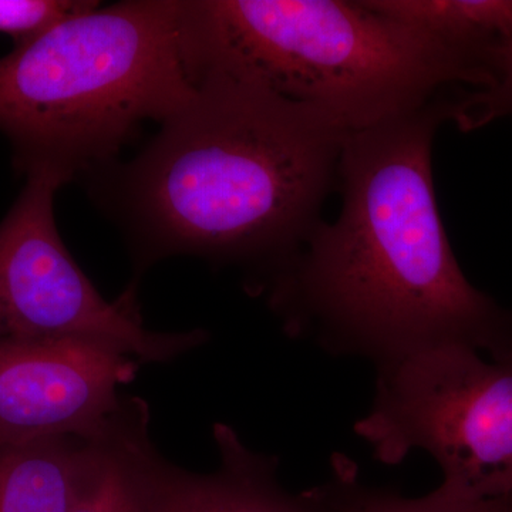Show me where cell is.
Instances as JSON below:
<instances>
[{
    "instance_id": "6da1fadb",
    "label": "cell",
    "mask_w": 512,
    "mask_h": 512,
    "mask_svg": "<svg viewBox=\"0 0 512 512\" xmlns=\"http://www.w3.org/2000/svg\"><path fill=\"white\" fill-rule=\"evenodd\" d=\"M456 97L346 138L339 217L269 281L291 335L377 369L444 345L512 352V309L470 284L437 207L433 140Z\"/></svg>"
},
{
    "instance_id": "7a4b0ae2",
    "label": "cell",
    "mask_w": 512,
    "mask_h": 512,
    "mask_svg": "<svg viewBox=\"0 0 512 512\" xmlns=\"http://www.w3.org/2000/svg\"><path fill=\"white\" fill-rule=\"evenodd\" d=\"M133 160L83 177L138 268L171 256L278 271L320 224L349 133L247 80L208 76Z\"/></svg>"
},
{
    "instance_id": "3957f363",
    "label": "cell",
    "mask_w": 512,
    "mask_h": 512,
    "mask_svg": "<svg viewBox=\"0 0 512 512\" xmlns=\"http://www.w3.org/2000/svg\"><path fill=\"white\" fill-rule=\"evenodd\" d=\"M181 55L194 84L227 76L264 87L346 133L487 89L473 57L362 2L180 0Z\"/></svg>"
},
{
    "instance_id": "277c9868",
    "label": "cell",
    "mask_w": 512,
    "mask_h": 512,
    "mask_svg": "<svg viewBox=\"0 0 512 512\" xmlns=\"http://www.w3.org/2000/svg\"><path fill=\"white\" fill-rule=\"evenodd\" d=\"M178 6H96L0 57V133L18 170L86 177L116 161L144 121L163 124L190 103Z\"/></svg>"
},
{
    "instance_id": "5b68a950",
    "label": "cell",
    "mask_w": 512,
    "mask_h": 512,
    "mask_svg": "<svg viewBox=\"0 0 512 512\" xmlns=\"http://www.w3.org/2000/svg\"><path fill=\"white\" fill-rule=\"evenodd\" d=\"M423 350L377 369L375 402L355 431L383 464L414 450L439 464V487L468 498L512 495V352Z\"/></svg>"
},
{
    "instance_id": "8992f818",
    "label": "cell",
    "mask_w": 512,
    "mask_h": 512,
    "mask_svg": "<svg viewBox=\"0 0 512 512\" xmlns=\"http://www.w3.org/2000/svg\"><path fill=\"white\" fill-rule=\"evenodd\" d=\"M64 185L49 173L26 185L0 222V340L89 336L116 343L140 363H167L207 342L204 330L154 332L136 292L109 301L60 237L55 198Z\"/></svg>"
},
{
    "instance_id": "52a82bcc",
    "label": "cell",
    "mask_w": 512,
    "mask_h": 512,
    "mask_svg": "<svg viewBox=\"0 0 512 512\" xmlns=\"http://www.w3.org/2000/svg\"><path fill=\"white\" fill-rule=\"evenodd\" d=\"M140 365L116 343L89 336L0 340V441L97 439Z\"/></svg>"
},
{
    "instance_id": "ba28073f",
    "label": "cell",
    "mask_w": 512,
    "mask_h": 512,
    "mask_svg": "<svg viewBox=\"0 0 512 512\" xmlns=\"http://www.w3.org/2000/svg\"><path fill=\"white\" fill-rule=\"evenodd\" d=\"M220 467L191 473L161 456L153 443L143 461L147 512H348L362 485L356 464L343 456L333 461L325 484L299 494L279 484L278 460L249 450L237 431L215 424Z\"/></svg>"
},
{
    "instance_id": "9c48e42d",
    "label": "cell",
    "mask_w": 512,
    "mask_h": 512,
    "mask_svg": "<svg viewBox=\"0 0 512 512\" xmlns=\"http://www.w3.org/2000/svg\"><path fill=\"white\" fill-rule=\"evenodd\" d=\"M151 443L147 403L138 397L124 400L107 430L87 441L70 512H147L143 461Z\"/></svg>"
},
{
    "instance_id": "30bf717a",
    "label": "cell",
    "mask_w": 512,
    "mask_h": 512,
    "mask_svg": "<svg viewBox=\"0 0 512 512\" xmlns=\"http://www.w3.org/2000/svg\"><path fill=\"white\" fill-rule=\"evenodd\" d=\"M87 441H0V512H70Z\"/></svg>"
},
{
    "instance_id": "8fae6325",
    "label": "cell",
    "mask_w": 512,
    "mask_h": 512,
    "mask_svg": "<svg viewBox=\"0 0 512 512\" xmlns=\"http://www.w3.org/2000/svg\"><path fill=\"white\" fill-rule=\"evenodd\" d=\"M366 2L370 8L387 18L403 23L436 42L473 57L487 67L491 76L498 46L512 29V0Z\"/></svg>"
},
{
    "instance_id": "7c38bea8",
    "label": "cell",
    "mask_w": 512,
    "mask_h": 512,
    "mask_svg": "<svg viewBox=\"0 0 512 512\" xmlns=\"http://www.w3.org/2000/svg\"><path fill=\"white\" fill-rule=\"evenodd\" d=\"M493 86L466 90L454 104L453 120L471 131L498 119H512V29L501 40L493 63Z\"/></svg>"
},
{
    "instance_id": "4fadbf2b",
    "label": "cell",
    "mask_w": 512,
    "mask_h": 512,
    "mask_svg": "<svg viewBox=\"0 0 512 512\" xmlns=\"http://www.w3.org/2000/svg\"><path fill=\"white\" fill-rule=\"evenodd\" d=\"M348 512H512V495L503 498H468L437 487L421 497L360 488Z\"/></svg>"
},
{
    "instance_id": "5bb4252c",
    "label": "cell",
    "mask_w": 512,
    "mask_h": 512,
    "mask_svg": "<svg viewBox=\"0 0 512 512\" xmlns=\"http://www.w3.org/2000/svg\"><path fill=\"white\" fill-rule=\"evenodd\" d=\"M99 5L92 0H0V33L20 45L62 20Z\"/></svg>"
}]
</instances>
